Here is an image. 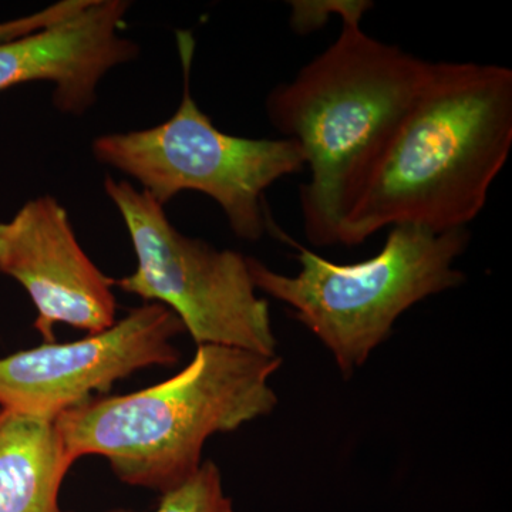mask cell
I'll list each match as a JSON object with an SVG mask.
<instances>
[{
  "instance_id": "9c48e42d",
  "label": "cell",
  "mask_w": 512,
  "mask_h": 512,
  "mask_svg": "<svg viewBox=\"0 0 512 512\" xmlns=\"http://www.w3.org/2000/svg\"><path fill=\"white\" fill-rule=\"evenodd\" d=\"M130 3L123 0L66 2L62 15L42 30L0 40V92L29 82L55 86L53 103L67 114L96 103L100 80L138 56L120 35Z\"/></svg>"
},
{
  "instance_id": "5b68a950",
  "label": "cell",
  "mask_w": 512,
  "mask_h": 512,
  "mask_svg": "<svg viewBox=\"0 0 512 512\" xmlns=\"http://www.w3.org/2000/svg\"><path fill=\"white\" fill-rule=\"evenodd\" d=\"M177 40L184 87L174 116L147 130L96 138L94 157L133 177L163 207L183 191L208 195L238 238L258 241L276 227L265 192L305 170L301 148L288 138L237 137L215 127L191 96L194 39L183 30Z\"/></svg>"
},
{
  "instance_id": "ba28073f",
  "label": "cell",
  "mask_w": 512,
  "mask_h": 512,
  "mask_svg": "<svg viewBox=\"0 0 512 512\" xmlns=\"http://www.w3.org/2000/svg\"><path fill=\"white\" fill-rule=\"evenodd\" d=\"M0 272L29 293L45 343H55L57 323L93 335L117 322L116 281L83 251L66 208L50 195L0 222Z\"/></svg>"
},
{
  "instance_id": "30bf717a",
  "label": "cell",
  "mask_w": 512,
  "mask_h": 512,
  "mask_svg": "<svg viewBox=\"0 0 512 512\" xmlns=\"http://www.w3.org/2000/svg\"><path fill=\"white\" fill-rule=\"evenodd\" d=\"M74 463L55 420L0 409V512H70L59 494Z\"/></svg>"
},
{
  "instance_id": "52a82bcc",
  "label": "cell",
  "mask_w": 512,
  "mask_h": 512,
  "mask_svg": "<svg viewBox=\"0 0 512 512\" xmlns=\"http://www.w3.org/2000/svg\"><path fill=\"white\" fill-rule=\"evenodd\" d=\"M185 332L170 309L144 303L111 328L73 343H45L0 357V409L55 420L151 366H174Z\"/></svg>"
},
{
  "instance_id": "277c9868",
  "label": "cell",
  "mask_w": 512,
  "mask_h": 512,
  "mask_svg": "<svg viewBox=\"0 0 512 512\" xmlns=\"http://www.w3.org/2000/svg\"><path fill=\"white\" fill-rule=\"evenodd\" d=\"M274 234L298 251L301 269L279 274L248 256L255 288L288 305L345 375L366 362L407 309L463 284L456 262L470 242L467 228L434 232L396 225L379 254L342 265L302 247L278 227Z\"/></svg>"
},
{
  "instance_id": "8992f818",
  "label": "cell",
  "mask_w": 512,
  "mask_h": 512,
  "mask_svg": "<svg viewBox=\"0 0 512 512\" xmlns=\"http://www.w3.org/2000/svg\"><path fill=\"white\" fill-rule=\"evenodd\" d=\"M104 190L137 255L134 274L116 281L121 291L170 309L198 346L276 356L269 305L256 295L248 256L181 234L160 202L127 181L107 177Z\"/></svg>"
},
{
  "instance_id": "6da1fadb",
  "label": "cell",
  "mask_w": 512,
  "mask_h": 512,
  "mask_svg": "<svg viewBox=\"0 0 512 512\" xmlns=\"http://www.w3.org/2000/svg\"><path fill=\"white\" fill-rule=\"evenodd\" d=\"M512 148V70L439 62L343 218L339 245L380 229L467 228L488 200Z\"/></svg>"
},
{
  "instance_id": "8fae6325",
  "label": "cell",
  "mask_w": 512,
  "mask_h": 512,
  "mask_svg": "<svg viewBox=\"0 0 512 512\" xmlns=\"http://www.w3.org/2000/svg\"><path fill=\"white\" fill-rule=\"evenodd\" d=\"M107 512H131L111 510ZM156 512H235L231 498L222 487L220 470L212 461L200 468L184 483L165 491Z\"/></svg>"
},
{
  "instance_id": "3957f363",
  "label": "cell",
  "mask_w": 512,
  "mask_h": 512,
  "mask_svg": "<svg viewBox=\"0 0 512 512\" xmlns=\"http://www.w3.org/2000/svg\"><path fill=\"white\" fill-rule=\"evenodd\" d=\"M279 367L278 356L201 345L171 379L89 400L57 416L55 424L74 461L104 457L123 483L165 493L200 468L211 436L275 409L269 380Z\"/></svg>"
},
{
  "instance_id": "7a4b0ae2",
  "label": "cell",
  "mask_w": 512,
  "mask_h": 512,
  "mask_svg": "<svg viewBox=\"0 0 512 512\" xmlns=\"http://www.w3.org/2000/svg\"><path fill=\"white\" fill-rule=\"evenodd\" d=\"M367 0L338 2V39L266 97L269 123L301 148L305 237L339 245L343 218L429 77L431 64L367 35Z\"/></svg>"
}]
</instances>
